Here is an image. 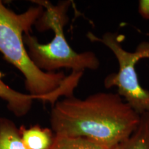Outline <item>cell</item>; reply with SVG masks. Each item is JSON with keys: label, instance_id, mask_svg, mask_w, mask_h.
<instances>
[{"label": "cell", "instance_id": "obj_8", "mask_svg": "<svg viewBox=\"0 0 149 149\" xmlns=\"http://www.w3.org/2000/svg\"><path fill=\"white\" fill-rule=\"evenodd\" d=\"M0 149H28L22 140L19 128L6 117H0Z\"/></svg>", "mask_w": 149, "mask_h": 149}, {"label": "cell", "instance_id": "obj_4", "mask_svg": "<svg viewBox=\"0 0 149 149\" xmlns=\"http://www.w3.org/2000/svg\"><path fill=\"white\" fill-rule=\"evenodd\" d=\"M88 37L109 48L118 61V71L109 74L104 79L106 88L117 87V93L140 115L149 113V91L141 86L135 70L139 59L149 58V42H141L135 51L130 52L123 47L122 36L117 33L107 32L102 37L88 33Z\"/></svg>", "mask_w": 149, "mask_h": 149}, {"label": "cell", "instance_id": "obj_1", "mask_svg": "<svg viewBox=\"0 0 149 149\" xmlns=\"http://www.w3.org/2000/svg\"><path fill=\"white\" fill-rule=\"evenodd\" d=\"M141 115L118 93L99 92L81 100L56 102L50 122L55 135L83 137L113 149L137 129Z\"/></svg>", "mask_w": 149, "mask_h": 149}, {"label": "cell", "instance_id": "obj_9", "mask_svg": "<svg viewBox=\"0 0 149 149\" xmlns=\"http://www.w3.org/2000/svg\"><path fill=\"white\" fill-rule=\"evenodd\" d=\"M49 149H104L95 143L83 137L55 135Z\"/></svg>", "mask_w": 149, "mask_h": 149}, {"label": "cell", "instance_id": "obj_7", "mask_svg": "<svg viewBox=\"0 0 149 149\" xmlns=\"http://www.w3.org/2000/svg\"><path fill=\"white\" fill-rule=\"evenodd\" d=\"M113 149H149V113L141 115L137 129Z\"/></svg>", "mask_w": 149, "mask_h": 149}, {"label": "cell", "instance_id": "obj_3", "mask_svg": "<svg viewBox=\"0 0 149 149\" xmlns=\"http://www.w3.org/2000/svg\"><path fill=\"white\" fill-rule=\"evenodd\" d=\"M35 2L42 6L44 10L35 26L40 31L51 29L54 32L53 40L48 44H41L30 33L24 35L28 53L35 66L47 72L61 68L71 69L74 72L97 70L100 61L96 54L93 51H74L65 37L64 28L69 19L67 13L71 1H61L56 6L46 1Z\"/></svg>", "mask_w": 149, "mask_h": 149}, {"label": "cell", "instance_id": "obj_2", "mask_svg": "<svg viewBox=\"0 0 149 149\" xmlns=\"http://www.w3.org/2000/svg\"><path fill=\"white\" fill-rule=\"evenodd\" d=\"M44 10L39 5L22 13H16L0 0V53L23 74L25 88L29 95L38 97L44 102H50L53 106L61 95L73 96L74 89L83 73L72 72L66 76L63 71L44 72L30 58L24 35L30 33Z\"/></svg>", "mask_w": 149, "mask_h": 149}, {"label": "cell", "instance_id": "obj_6", "mask_svg": "<svg viewBox=\"0 0 149 149\" xmlns=\"http://www.w3.org/2000/svg\"><path fill=\"white\" fill-rule=\"evenodd\" d=\"M19 130L24 144L28 149H49L55 137L52 129L42 128L39 124L28 128L22 126Z\"/></svg>", "mask_w": 149, "mask_h": 149}, {"label": "cell", "instance_id": "obj_5", "mask_svg": "<svg viewBox=\"0 0 149 149\" xmlns=\"http://www.w3.org/2000/svg\"><path fill=\"white\" fill-rule=\"evenodd\" d=\"M0 98L6 102L8 110L17 117L26 115L32 108L35 100H42L38 97L22 93L11 88L0 78ZM43 102V101H42Z\"/></svg>", "mask_w": 149, "mask_h": 149}, {"label": "cell", "instance_id": "obj_10", "mask_svg": "<svg viewBox=\"0 0 149 149\" xmlns=\"http://www.w3.org/2000/svg\"><path fill=\"white\" fill-rule=\"evenodd\" d=\"M138 12L143 19H149V0H139Z\"/></svg>", "mask_w": 149, "mask_h": 149}]
</instances>
